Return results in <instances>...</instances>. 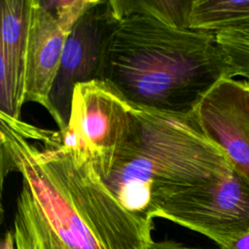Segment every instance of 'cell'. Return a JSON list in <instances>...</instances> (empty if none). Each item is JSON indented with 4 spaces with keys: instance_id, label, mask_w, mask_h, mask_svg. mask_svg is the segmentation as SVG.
Returning <instances> with one entry per match:
<instances>
[{
    "instance_id": "cell-10",
    "label": "cell",
    "mask_w": 249,
    "mask_h": 249,
    "mask_svg": "<svg viewBox=\"0 0 249 249\" xmlns=\"http://www.w3.org/2000/svg\"><path fill=\"white\" fill-rule=\"evenodd\" d=\"M249 22V0H193L188 28L218 33Z\"/></svg>"
},
{
    "instance_id": "cell-1",
    "label": "cell",
    "mask_w": 249,
    "mask_h": 249,
    "mask_svg": "<svg viewBox=\"0 0 249 249\" xmlns=\"http://www.w3.org/2000/svg\"><path fill=\"white\" fill-rule=\"evenodd\" d=\"M0 121L2 168L20 175L15 249H151L153 220L119 201L85 150L59 130Z\"/></svg>"
},
{
    "instance_id": "cell-4",
    "label": "cell",
    "mask_w": 249,
    "mask_h": 249,
    "mask_svg": "<svg viewBox=\"0 0 249 249\" xmlns=\"http://www.w3.org/2000/svg\"><path fill=\"white\" fill-rule=\"evenodd\" d=\"M136 123V107L103 80L75 86L62 141L85 150L103 178L127 142Z\"/></svg>"
},
{
    "instance_id": "cell-14",
    "label": "cell",
    "mask_w": 249,
    "mask_h": 249,
    "mask_svg": "<svg viewBox=\"0 0 249 249\" xmlns=\"http://www.w3.org/2000/svg\"><path fill=\"white\" fill-rule=\"evenodd\" d=\"M218 246L220 249H249V232L227 240Z\"/></svg>"
},
{
    "instance_id": "cell-6",
    "label": "cell",
    "mask_w": 249,
    "mask_h": 249,
    "mask_svg": "<svg viewBox=\"0 0 249 249\" xmlns=\"http://www.w3.org/2000/svg\"><path fill=\"white\" fill-rule=\"evenodd\" d=\"M117 22L107 1H99L71 29L51 93V102L58 117V130L67 125L75 86L100 80L104 47Z\"/></svg>"
},
{
    "instance_id": "cell-11",
    "label": "cell",
    "mask_w": 249,
    "mask_h": 249,
    "mask_svg": "<svg viewBox=\"0 0 249 249\" xmlns=\"http://www.w3.org/2000/svg\"><path fill=\"white\" fill-rule=\"evenodd\" d=\"M192 2L193 0H111L107 4L117 20L130 15H144L171 26L188 28Z\"/></svg>"
},
{
    "instance_id": "cell-9",
    "label": "cell",
    "mask_w": 249,
    "mask_h": 249,
    "mask_svg": "<svg viewBox=\"0 0 249 249\" xmlns=\"http://www.w3.org/2000/svg\"><path fill=\"white\" fill-rule=\"evenodd\" d=\"M69 35L41 0H32L30 18L25 102L43 106L56 125L58 117L51 102V93Z\"/></svg>"
},
{
    "instance_id": "cell-15",
    "label": "cell",
    "mask_w": 249,
    "mask_h": 249,
    "mask_svg": "<svg viewBox=\"0 0 249 249\" xmlns=\"http://www.w3.org/2000/svg\"><path fill=\"white\" fill-rule=\"evenodd\" d=\"M151 249H208V248L192 247L172 239H164L161 241H154Z\"/></svg>"
},
{
    "instance_id": "cell-13",
    "label": "cell",
    "mask_w": 249,
    "mask_h": 249,
    "mask_svg": "<svg viewBox=\"0 0 249 249\" xmlns=\"http://www.w3.org/2000/svg\"><path fill=\"white\" fill-rule=\"evenodd\" d=\"M41 2L52 12L58 23L70 33L82 16L99 0H41Z\"/></svg>"
},
{
    "instance_id": "cell-7",
    "label": "cell",
    "mask_w": 249,
    "mask_h": 249,
    "mask_svg": "<svg viewBox=\"0 0 249 249\" xmlns=\"http://www.w3.org/2000/svg\"><path fill=\"white\" fill-rule=\"evenodd\" d=\"M203 132L249 180V81L223 78L193 111Z\"/></svg>"
},
{
    "instance_id": "cell-5",
    "label": "cell",
    "mask_w": 249,
    "mask_h": 249,
    "mask_svg": "<svg viewBox=\"0 0 249 249\" xmlns=\"http://www.w3.org/2000/svg\"><path fill=\"white\" fill-rule=\"evenodd\" d=\"M162 218L221 243L249 232V180L237 172L169 198Z\"/></svg>"
},
{
    "instance_id": "cell-3",
    "label": "cell",
    "mask_w": 249,
    "mask_h": 249,
    "mask_svg": "<svg viewBox=\"0 0 249 249\" xmlns=\"http://www.w3.org/2000/svg\"><path fill=\"white\" fill-rule=\"evenodd\" d=\"M233 170L226 152L203 132L194 113L136 107L132 133L101 179L128 211L153 220L172 196Z\"/></svg>"
},
{
    "instance_id": "cell-2",
    "label": "cell",
    "mask_w": 249,
    "mask_h": 249,
    "mask_svg": "<svg viewBox=\"0 0 249 249\" xmlns=\"http://www.w3.org/2000/svg\"><path fill=\"white\" fill-rule=\"evenodd\" d=\"M223 78L230 66L215 33L144 15L118 20L103 51L100 80L138 108L191 114Z\"/></svg>"
},
{
    "instance_id": "cell-12",
    "label": "cell",
    "mask_w": 249,
    "mask_h": 249,
    "mask_svg": "<svg viewBox=\"0 0 249 249\" xmlns=\"http://www.w3.org/2000/svg\"><path fill=\"white\" fill-rule=\"evenodd\" d=\"M230 66V77L249 81V22L216 33Z\"/></svg>"
},
{
    "instance_id": "cell-8",
    "label": "cell",
    "mask_w": 249,
    "mask_h": 249,
    "mask_svg": "<svg viewBox=\"0 0 249 249\" xmlns=\"http://www.w3.org/2000/svg\"><path fill=\"white\" fill-rule=\"evenodd\" d=\"M32 0L1 1L0 114L19 120L25 103Z\"/></svg>"
}]
</instances>
